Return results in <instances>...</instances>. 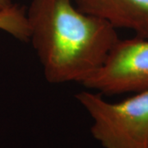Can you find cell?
Here are the masks:
<instances>
[{"label":"cell","mask_w":148,"mask_h":148,"mask_svg":"<svg viewBox=\"0 0 148 148\" xmlns=\"http://www.w3.org/2000/svg\"><path fill=\"white\" fill-rule=\"evenodd\" d=\"M13 6L11 0H0V13L10 10Z\"/></svg>","instance_id":"6"},{"label":"cell","mask_w":148,"mask_h":148,"mask_svg":"<svg viewBox=\"0 0 148 148\" xmlns=\"http://www.w3.org/2000/svg\"><path fill=\"white\" fill-rule=\"evenodd\" d=\"M80 10L148 39V0H73Z\"/></svg>","instance_id":"4"},{"label":"cell","mask_w":148,"mask_h":148,"mask_svg":"<svg viewBox=\"0 0 148 148\" xmlns=\"http://www.w3.org/2000/svg\"><path fill=\"white\" fill-rule=\"evenodd\" d=\"M76 99L91 118V134L103 147L148 148V89L114 103L89 90Z\"/></svg>","instance_id":"2"},{"label":"cell","mask_w":148,"mask_h":148,"mask_svg":"<svg viewBox=\"0 0 148 148\" xmlns=\"http://www.w3.org/2000/svg\"><path fill=\"white\" fill-rule=\"evenodd\" d=\"M0 30L21 41H28L30 32L26 12L14 5L10 10L0 13Z\"/></svg>","instance_id":"5"},{"label":"cell","mask_w":148,"mask_h":148,"mask_svg":"<svg viewBox=\"0 0 148 148\" xmlns=\"http://www.w3.org/2000/svg\"><path fill=\"white\" fill-rule=\"evenodd\" d=\"M26 16L29 40L53 84H82L119 40L109 21L80 10L73 0H32Z\"/></svg>","instance_id":"1"},{"label":"cell","mask_w":148,"mask_h":148,"mask_svg":"<svg viewBox=\"0 0 148 148\" xmlns=\"http://www.w3.org/2000/svg\"><path fill=\"white\" fill-rule=\"evenodd\" d=\"M82 85L103 95L148 89V39H119L102 66Z\"/></svg>","instance_id":"3"}]
</instances>
